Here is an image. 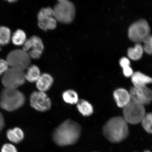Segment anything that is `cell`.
<instances>
[{
	"mask_svg": "<svg viewBox=\"0 0 152 152\" xmlns=\"http://www.w3.org/2000/svg\"><path fill=\"white\" fill-rule=\"evenodd\" d=\"M128 123L123 117L112 118L104 125L102 132L104 137L113 143L122 141L129 135Z\"/></svg>",
	"mask_w": 152,
	"mask_h": 152,
	"instance_id": "7a4b0ae2",
	"label": "cell"
},
{
	"mask_svg": "<svg viewBox=\"0 0 152 152\" xmlns=\"http://www.w3.org/2000/svg\"><path fill=\"white\" fill-rule=\"evenodd\" d=\"M131 100L144 106L152 102V90L149 87H131L129 91Z\"/></svg>",
	"mask_w": 152,
	"mask_h": 152,
	"instance_id": "7c38bea8",
	"label": "cell"
},
{
	"mask_svg": "<svg viewBox=\"0 0 152 152\" xmlns=\"http://www.w3.org/2000/svg\"><path fill=\"white\" fill-rule=\"evenodd\" d=\"M24 95L17 89L4 88L0 94V107L6 111L13 112L24 105Z\"/></svg>",
	"mask_w": 152,
	"mask_h": 152,
	"instance_id": "3957f363",
	"label": "cell"
},
{
	"mask_svg": "<svg viewBox=\"0 0 152 152\" xmlns=\"http://www.w3.org/2000/svg\"><path fill=\"white\" fill-rule=\"evenodd\" d=\"M143 42L144 51L148 54H152V35L148 36Z\"/></svg>",
	"mask_w": 152,
	"mask_h": 152,
	"instance_id": "cb8c5ba5",
	"label": "cell"
},
{
	"mask_svg": "<svg viewBox=\"0 0 152 152\" xmlns=\"http://www.w3.org/2000/svg\"><path fill=\"white\" fill-rule=\"evenodd\" d=\"M119 64L121 67L123 68L130 66V62L128 58L126 57H123L120 60Z\"/></svg>",
	"mask_w": 152,
	"mask_h": 152,
	"instance_id": "4316f807",
	"label": "cell"
},
{
	"mask_svg": "<svg viewBox=\"0 0 152 152\" xmlns=\"http://www.w3.org/2000/svg\"><path fill=\"white\" fill-rule=\"evenodd\" d=\"M53 9L55 18L57 21L62 23H71L75 18V5L68 0L58 1Z\"/></svg>",
	"mask_w": 152,
	"mask_h": 152,
	"instance_id": "277c9868",
	"label": "cell"
},
{
	"mask_svg": "<svg viewBox=\"0 0 152 152\" xmlns=\"http://www.w3.org/2000/svg\"><path fill=\"white\" fill-rule=\"evenodd\" d=\"M6 60L10 67L24 70L30 65L31 58L27 52L23 49H16L10 52Z\"/></svg>",
	"mask_w": 152,
	"mask_h": 152,
	"instance_id": "ba28073f",
	"label": "cell"
},
{
	"mask_svg": "<svg viewBox=\"0 0 152 152\" xmlns=\"http://www.w3.org/2000/svg\"><path fill=\"white\" fill-rule=\"evenodd\" d=\"M5 124L4 118L2 114L0 112V132L4 128Z\"/></svg>",
	"mask_w": 152,
	"mask_h": 152,
	"instance_id": "f1b7e54d",
	"label": "cell"
},
{
	"mask_svg": "<svg viewBox=\"0 0 152 152\" xmlns=\"http://www.w3.org/2000/svg\"><path fill=\"white\" fill-rule=\"evenodd\" d=\"M123 70L124 75L126 77H132L134 73L130 66L123 68Z\"/></svg>",
	"mask_w": 152,
	"mask_h": 152,
	"instance_id": "83f0119b",
	"label": "cell"
},
{
	"mask_svg": "<svg viewBox=\"0 0 152 152\" xmlns=\"http://www.w3.org/2000/svg\"><path fill=\"white\" fill-rule=\"evenodd\" d=\"M54 83L52 76L47 73L41 74L36 82V87L39 91L45 92L52 87Z\"/></svg>",
	"mask_w": 152,
	"mask_h": 152,
	"instance_id": "9a60e30c",
	"label": "cell"
},
{
	"mask_svg": "<svg viewBox=\"0 0 152 152\" xmlns=\"http://www.w3.org/2000/svg\"><path fill=\"white\" fill-rule=\"evenodd\" d=\"M151 28L147 21L141 19L131 24L128 35L130 40L136 43L143 42L150 34Z\"/></svg>",
	"mask_w": 152,
	"mask_h": 152,
	"instance_id": "8992f818",
	"label": "cell"
},
{
	"mask_svg": "<svg viewBox=\"0 0 152 152\" xmlns=\"http://www.w3.org/2000/svg\"><path fill=\"white\" fill-rule=\"evenodd\" d=\"M41 75L39 67L35 64H33L27 68L26 73V80L30 83H36Z\"/></svg>",
	"mask_w": 152,
	"mask_h": 152,
	"instance_id": "ac0fdd59",
	"label": "cell"
},
{
	"mask_svg": "<svg viewBox=\"0 0 152 152\" xmlns=\"http://www.w3.org/2000/svg\"><path fill=\"white\" fill-rule=\"evenodd\" d=\"M44 48L42 40L38 36L33 35L26 40L22 49L28 53L30 58L37 59L41 56Z\"/></svg>",
	"mask_w": 152,
	"mask_h": 152,
	"instance_id": "8fae6325",
	"label": "cell"
},
{
	"mask_svg": "<svg viewBox=\"0 0 152 152\" xmlns=\"http://www.w3.org/2000/svg\"><path fill=\"white\" fill-rule=\"evenodd\" d=\"M63 99L66 103L73 104L79 101L78 95L77 92L72 90H68L63 93Z\"/></svg>",
	"mask_w": 152,
	"mask_h": 152,
	"instance_id": "ffe728a7",
	"label": "cell"
},
{
	"mask_svg": "<svg viewBox=\"0 0 152 152\" xmlns=\"http://www.w3.org/2000/svg\"><path fill=\"white\" fill-rule=\"evenodd\" d=\"M144 152H151L150 151H144Z\"/></svg>",
	"mask_w": 152,
	"mask_h": 152,
	"instance_id": "f546056e",
	"label": "cell"
},
{
	"mask_svg": "<svg viewBox=\"0 0 152 152\" xmlns=\"http://www.w3.org/2000/svg\"><path fill=\"white\" fill-rule=\"evenodd\" d=\"M81 132V126L79 124L67 119L55 129L52 138L55 143L59 146L71 145L78 140Z\"/></svg>",
	"mask_w": 152,
	"mask_h": 152,
	"instance_id": "6da1fadb",
	"label": "cell"
},
{
	"mask_svg": "<svg viewBox=\"0 0 152 152\" xmlns=\"http://www.w3.org/2000/svg\"><path fill=\"white\" fill-rule=\"evenodd\" d=\"M1 152H18L15 146L12 144L6 143L2 147Z\"/></svg>",
	"mask_w": 152,
	"mask_h": 152,
	"instance_id": "d4e9b609",
	"label": "cell"
},
{
	"mask_svg": "<svg viewBox=\"0 0 152 152\" xmlns=\"http://www.w3.org/2000/svg\"><path fill=\"white\" fill-rule=\"evenodd\" d=\"M11 39V32L10 28L5 26H0V45L8 44Z\"/></svg>",
	"mask_w": 152,
	"mask_h": 152,
	"instance_id": "7402d4cb",
	"label": "cell"
},
{
	"mask_svg": "<svg viewBox=\"0 0 152 152\" xmlns=\"http://www.w3.org/2000/svg\"><path fill=\"white\" fill-rule=\"evenodd\" d=\"M77 108L79 113L85 117H88L92 115L94 109L90 102L84 99L79 100L77 104Z\"/></svg>",
	"mask_w": 152,
	"mask_h": 152,
	"instance_id": "e0dca14e",
	"label": "cell"
},
{
	"mask_svg": "<svg viewBox=\"0 0 152 152\" xmlns=\"http://www.w3.org/2000/svg\"><path fill=\"white\" fill-rule=\"evenodd\" d=\"M24 70L10 67L3 75L1 83L4 88L17 89L26 81Z\"/></svg>",
	"mask_w": 152,
	"mask_h": 152,
	"instance_id": "5b68a950",
	"label": "cell"
},
{
	"mask_svg": "<svg viewBox=\"0 0 152 152\" xmlns=\"http://www.w3.org/2000/svg\"><path fill=\"white\" fill-rule=\"evenodd\" d=\"M132 77L134 86L137 88L147 87L152 88V78L140 72L133 74Z\"/></svg>",
	"mask_w": 152,
	"mask_h": 152,
	"instance_id": "4fadbf2b",
	"label": "cell"
},
{
	"mask_svg": "<svg viewBox=\"0 0 152 152\" xmlns=\"http://www.w3.org/2000/svg\"><path fill=\"white\" fill-rule=\"evenodd\" d=\"M7 136L10 141L13 143L18 144L23 140L24 134L21 129L18 127H15L7 131Z\"/></svg>",
	"mask_w": 152,
	"mask_h": 152,
	"instance_id": "2e32d148",
	"label": "cell"
},
{
	"mask_svg": "<svg viewBox=\"0 0 152 152\" xmlns=\"http://www.w3.org/2000/svg\"><path fill=\"white\" fill-rule=\"evenodd\" d=\"M30 105L37 111L44 112L48 111L52 106V102L46 93L41 91H34L30 97Z\"/></svg>",
	"mask_w": 152,
	"mask_h": 152,
	"instance_id": "30bf717a",
	"label": "cell"
},
{
	"mask_svg": "<svg viewBox=\"0 0 152 152\" xmlns=\"http://www.w3.org/2000/svg\"><path fill=\"white\" fill-rule=\"evenodd\" d=\"M113 96L118 107L124 108L132 100L129 92L123 88H119L114 91Z\"/></svg>",
	"mask_w": 152,
	"mask_h": 152,
	"instance_id": "5bb4252c",
	"label": "cell"
},
{
	"mask_svg": "<svg viewBox=\"0 0 152 152\" xmlns=\"http://www.w3.org/2000/svg\"><path fill=\"white\" fill-rule=\"evenodd\" d=\"M11 39L13 44L15 45L18 46L23 45L27 40L26 33L23 30L18 29L13 34Z\"/></svg>",
	"mask_w": 152,
	"mask_h": 152,
	"instance_id": "44dd1931",
	"label": "cell"
},
{
	"mask_svg": "<svg viewBox=\"0 0 152 152\" xmlns=\"http://www.w3.org/2000/svg\"><path fill=\"white\" fill-rule=\"evenodd\" d=\"M38 26L45 31L53 30L56 28L57 21L55 18L54 11L50 7H43L37 15Z\"/></svg>",
	"mask_w": 152,
	"mask_h": 152,
	"instance_id": "9c48e42d",
	"label": "cell"
},
{
	"mask_svg": "<svg viewBox=\"0 0 152 152\" xmlns=\"http://www.w3.org/2000/svg\"><path fill=\"white\" fill-rule=\"evenodd\" d=\"M144 49L140 43H136L134 47L130 48L128 50L129 58L133 60H137L141 58Z\"/></svg>",
	"mask_w": 152,
	"mask_h": 152,
	"instance_id": "d6986e66",
	"label": "cell"
},
{
	"mask_svg": "<svg viewBox=\"0 0 152 152\" xmlns=\"http://www.w3.org/2000/svg\"><path fill=\"white\" fill-rule=\"evenodd\" d=\"M144 106L131 100L123 108V118L128 124H137L141 123L146 114Z\"/></svg>",
	"mask_w": 152,
	"mask_h": 152,
	"instance_id": "52a82bcc",
	"label": "cell"
},
{
	"mask_svg": "<svg viewBox=\"0 0 152 152\" xmlns=\"http://www.w3.org/2000/svg\"><path fill=\"white\" fill-rule=\"evenodd\" d=\"M9 68V66L6 61L0 58V76L3 75Z\"/></svg>",
	"mask_w": 152,
	"mask_h": 152,
	"instance_id": "484cf974",
	"label": "cell"
},
{
	"mask_svg": "<svg viewBox=\"0 0 152 152\" xmlns=\"http://www.w3.org/2000/svg\"><path fill=\"white\" fill-rule=\"evenodd\" d=\"M141 123L144 130L149 134H152V113H146Z\"/></svg>",
	"mask_w": 152,
	"mask_h": 152,
	"instance_id": "603a6c76",
	"label": "cell"
}]
</instances>
